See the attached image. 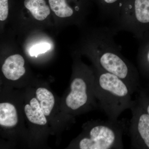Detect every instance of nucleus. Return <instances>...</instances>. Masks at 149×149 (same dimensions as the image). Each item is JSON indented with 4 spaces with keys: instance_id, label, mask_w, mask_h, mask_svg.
Listing matches in <instances>:
<instances>
[{
    "instance_id": "f257e3e1",
    "label": "nucleus",
    "mask_w": 149,
    "mask_h": 149,
    "mask_svg": "<svg viewBox=\"0 0 149 149\" xmlns=\"http://www.w3.org/2000/svg\"><path fill=\"white\" fill-rule=\"evenodd\" d=\"M117 33L112 27L95 29L87 43V52L96 68L119 77L134 93L139 87V73L133 64L123 56L121 48L116 43Z\"/></svg>"
},
{
    "instance_id": "f03ea898",
    "label": "nucleus",
    "mask_w": 149,
    "mask_h": 149,
    "mask_svg": "<svg viewBox=\"0 0 149 149\" xmlns=\"http://www.w3.org/2000/svg\"><path fill=\"white\" fill-rule=\"evenodd\" d=\"M95 93L99 106L109 119L118 120L123 112L133 105V92L125 81L116 75L96 68Z\"/></svg>"
},
{
    "instance_id": "7ed1b4c3",
    "label": "nucleus",
    "mask_w": 149,
    "mask_h": 149,
    "mask_svg": "<svg viewBox=\"0 0 149 149\" xmlns=\"http://www.w3.org/2000/svg\"><path fill=\"white\" fill-rule=\"evenodd\" d=\"M78 142L80 149L124 148L123 136L128 133L130 121L126 119L98 120L92 123Z\"/></svg>"
},
{
    "instance_id": "20e7f679",
    "label": "nucleus",
    "mask_w": 149,
    "mask_h": 149,
    "mask_svg": "<svg viewBox=\"0 0 149 149\" xmlns=\"http://www.w3.org/2000/svg\"><path fill=\"white\" fill-rule=\"evenodd\" d=\"M112 27L117 33L130 32L139 40L149 31V0H126Z\"/></svg>"
},
{
    "instance_id": "39448f33",
    "label": "nucleus",
    "mask_w": 149,
    "mask_h": 149,
    "mask_svg": "<svg viewBox=\"0 0 149 149\" xmlns=\"http://www.w3.org/2000/svg\"><path fill=\"white\" fill-rule=\"evenodd\" d=\"M132 117L130 121L128 133L131 139V148L149 149V115L144 110L138 100H134L130 108Z\"/></svg>"
},
{
    "instance_id": "423d86ee",
    "label": "nucleus",
    "mask_w": 149,
    "mask_h": 149,
    "mask_svg": "<svg viewBox=\"0 0 149 149\" xmlns=\"http://www.w3.org/2000/svg\"><path fill=\"white\" fill-rule=\"evenodd\" d=\"M86 77H74L70 85V92L67 97V106L73 111L82 109L88 105L90 100L95 98V73L87 80Z\"/></svg>"
},
{
    "instance_id": "0eeeda50",
    "label": "nucleus",
    "mask_w": 149,
    "mask_h": 149,
    "mask_svg": "<svg viewBox=\"0 0 149 149\" xmlns=\"http://www.w3.org/2000/svg\"><path fill=\"white\" fill-rule=\"evenodd\" d=\"M24 65L22 56L19 54L13 55L6 59L2 67V71L8 80H16L25 73Z\"/></svg>"
},
{
    "instance_id": "6e6552de",
    "label": "nucleus",
    "mask_w": 149,
    "mask_h": 149,
    "mask_svg": "<svg viewBox=\"0 0 149 149\" xmlns=\"http://www.w3.org/2000/svg\"><path fill=\"white\" fill-rule=\"evenodd\" d=\"M102 17L109 19L113 24L117 20L121 7L126 0H95Z\"/></svg>"
},
{
    "instance_id": "1a4fd4ad",
    "label": "nucleus",
    "mask_w": 149,
    "mask_h": 149,
    "mask_svg": "<svg viewBox=\"0 0 149 149\" xmlns=\"http://www.w3.org/2000/svg\"><path fill=\"white\" fill-rule=\"evenodd\" d=\"M24 111L30 122L39 125H45L47 123L46 116L41 109L40 103L36 98L30 100L29 104L24 107Z\"/></svg>"
},
{
    "instance_id": "9d476101",
    "label": "nucleus",
    "mask_w": 149,
    "mask_h": 149,
    "mask_svg": "<svg viewBox=\"0 0 149 149\" xmlns=\"http://www.w3.org/2000/svg\"><path fill=\"white\" fill-rule=\"evenodd\" d=\"M18 115L15 107L9 103L0 104V125L12 127L18 122Z\"/></svg>"
},
{
    "instance_id": "9b49d317",
    "label": "nucleus",
    "mask_w": 149,
    "mask_h": 149,
    "mask_svg": "<svg viewBox=\"0 0 149 149\" xmlns=\"http://www.w3.org/2000/svg\"><path fill=\"white\" fill-rule=\"evenodd\" d=\"M24 5L33 17L39 21L44 20L50 14L45 0H24Z\"/></svg>"
},
{
    "instance_id": "f8f14e48",
    "label": "nucleus",
    "mask_w": 149,
    "mask_h": 149,
    "mask_svg": "<svg viewBox=\"0 0 149 149\" xmlns=\"http://www.w3.org/2000/svg\"><path fill=\"white\" fill-rule=\"evenodd\" d=\"M138 53L139 68L144 72H149V31L145 33L139 40Z\"/></svg>"
},
{
    "instance_id": "ddd939ff",
    "label": "nucleus",
    "mask_w": 149,
    "mask_h": 149,
    "mask_svg": "<svg viewBox=\"0 0 149 149\" xmlns=\"http://www.w3.org/2000/svg\"><path fill=\"white\" fill-rule=\"evenodd\" d=\"M36 96L44 114L46 116L49 115L55 104L52 93L46 88H40L37 89Z\"/></svg>"
},
{
    "instance_id": "4468645a",
    "label": "nucleus",
    "mask_w": 149,
    "mask_h": 149,
    "mask_svg": "<svg viewBox=\"0 0 149 149\" xmlns=\"http://www.w3.org/2000/svg\"><path fill=\"white\" fill-rule=\"evenodd\" d=\"M49 2L52 10L59 17H70L74 15V10L65 0H49Z\"/></svg>"
},
{
    "instance_id": "2eb2a0df",
    "label": "nucleus",
    "mask_w": 149,
    "mask_h": 149,
    "mask_svg": "<svg viewBox=\"0 0 149 149\" xmlns=\"http://www.w3.org/2000/svg\"><path fill=\"white\" fill-rule=\"evenodd\" d=\"M51 49V45L47 43H42L37 44L32 47L29 51V54L31 56H37L40 54H44Z\"/></svg>"
},
{
    "instance_id": "dca6fc26",
    "label": "nucleus",
    "mask_w": 149,
    "mask_h": 149,
    "mask_svg": "<svg viewBox=\"0 0 149 149\" xmlns=\"http://www.w3.org/2000/svg\"><path fill=\"white\" fill-rule=\"evenodd\" d=\"M8 15V0H0V20H5Z\"/></svg>"
},
{
    "instance_id": "f3484780",
    "label": "nucleus",
    "mask_w": 149,
    "mask_h": 149,
    "mask_svg": "<svg viewBox=\"0 0 149 149\" xmlns=\"http://www.w3.org/2000/svg\"><path fill=\"white\" fill-rule=\"evenodd\" d=\"M146 111L148 113V114L149 115V103L147 104V106L146 108Z\"/></svg>"
}]
</instances>
